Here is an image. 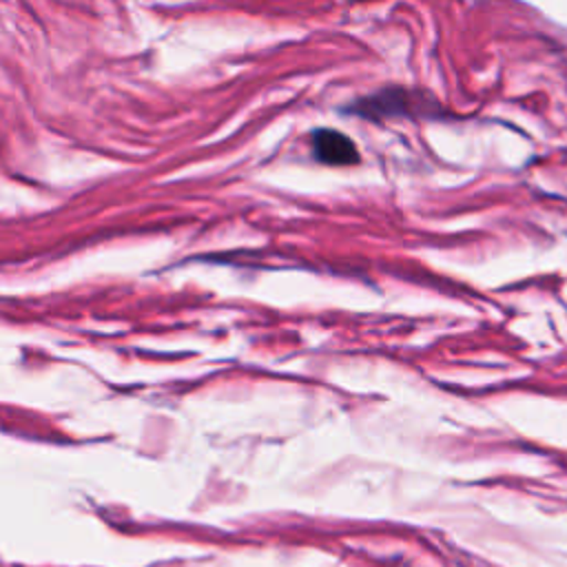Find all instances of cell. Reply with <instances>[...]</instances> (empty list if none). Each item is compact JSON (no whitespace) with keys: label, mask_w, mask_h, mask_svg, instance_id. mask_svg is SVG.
I'll list each match as a JSON object with an SVG mask.
<instances>
[{"label":"cell","mask_w":567,"mask_h":567,"mask_svg":"<svg viewBox=\"0 0 567 567\" xmlns=\"http://www.w3.org/2000/svg\"><path fill=\"white\" fill-rule=\"evenodd\" d=\"M312 153L328 166H350L359 162L354 142L334 128H317L312 133Z\"/></svg>","instance_id":"6da1fadb"},{"label":"cell","mask_w":567,"mask_h":567,"mask_svg":"<svg viewBox=\"0 0 567 567\" xmlns=\"http://www.w3.org/2000/svg\"><path fill=\"white\" fill-rule=\"evenodd\" d=\"M405 93L403 91H381L374 93L370 97H363L357 104V113L361 115H374V117H383V115H392V113H403L405 111V102H403Z\"/></svg>","instance_id":"7a4b0ae2"}]
</instances>
